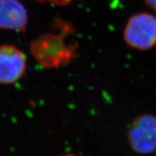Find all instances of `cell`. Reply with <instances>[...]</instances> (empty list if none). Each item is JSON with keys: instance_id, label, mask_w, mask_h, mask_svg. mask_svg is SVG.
Segmentation results:
<instances>
[{"instance_id": "5b68a950", "label": "cell", "mask_w": 156, "mask_h": 156, "mask_svg": "<svg viewBox=\"0 0 156 156\" xmlns=\"http://www.w3.org/2000/svg\"><path fill=\"white\" fill-rule=\"evenodd\" d=\"M28 25L27 10L19 0H0V30L25 32Z\"/></svg>"}, {"instance_id": "52a82bcc", "label": "cell", "mask_w": 156, "mask_h": 156, "mask_svg": "<svg viewBox=\"0 0 156 156\" xmlns=\"http://www.w3.org/2000/svg\"><path fill=\"white\" fill-rule=\"evenodd\" d=\"M147 6L156 12V0H144Z\"/></svg>"}, {"instance_id": "7a4b0ae2", "label": "cell", "mask_w": 156, "mask_h": 156, "mask_svg": "<svg viewBox=\"0 0 156 156\" xmlns=\"http://www.w3.org/2000/svg\"><path fill=\"white\" fill-rule=\"evenodd\" d=\"M126 45L137 51H148L156 46V16L139 12L128 19L123 30Z\"/></svg>"}, {"instance_id": "3957f363", "label": "cell", "mask_w": 156, "mask_h": 156, "mask_svg": "<svg viewBox=\"0 0 156 156\" xmlns=\"http://www.w3.org/2000/svg\"><path fill=\"white\" fill-rule=\"evenodd\" d=\"M131 150L139 154L156 153V115L144 113L131 121L127 129Z\"/></svg>"}, {"instance_id": "ba28073f", "label": "cell", "mask_w": 156, "mask_h": 156, "mask_svg": "<svg viewBox=\"0 0 156 156\" xmlns=\"http://www.w3.org/2000/svg\"><path fill=\"white\" fill-rule=\"evenodd\" d=\"M59 156H78L75 154H62V155Z\"/></svg>"}, {"instance_id": "8992f818", "label": "cell", "mask_w": 156, "mask_h": 156, "mask_svg": "<svg viewBox=\"0 0 156 156\" xmlns=\"http://www.w3.org/2000/svg\"><path fill=\"white\" fill-rule=\"evenodd\" d=\"M37 1L41 2H48L57 6H64L72 2V0H37Z\"/></svg>"}, {"instance_id": "277c9868", "label": "cell", "mask_w": 156, "mask_h": 156, "mask_svg": "<svg viewBox=\"0 0 156 156\" xmlns=\"http://www.w3.org/2000/svg\"><path fill=\"white\" fill-rule=\"evenodd\" d=\"M27 59L23 51L12 44H0V84L17 83L26 74Z\"/></svg>"}, {"instance_id": "6da1fadb", "label": "cell", "mask_w": 156, "mask_h": 156, "mask_svg": "<svg viewBox=\"0 0 156 156\" xmlns=\"http://www.w3.org/2000/svg\"><path fill=\"white\" fill-rule=\"evenodd\" d=\"M53 32L44 33L30 42V50L36 62L46 69H58L69 64L78 55L79 44L69 41L75 33L72 25L63 20L55 21Z\"/></svg>"}]
</instances>
